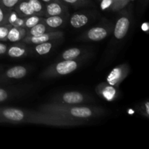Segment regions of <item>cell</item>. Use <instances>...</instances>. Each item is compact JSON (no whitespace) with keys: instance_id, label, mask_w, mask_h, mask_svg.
I'll list each match as a JSON object with an SVG mask.
<instances>
[{"instance_id":"cell-1","label":"cell","mask_w":149,"mask_h":149,"mask_svg":"<svg viewBox=\"0 0 149 149\" xmlns=\"http://www.w3.org/2000/svg\"><path fill=\"white\" fill-rule=\"evenodd\" d=\"M0 122L41 124L54 126H69L83 124V122L69 120L45 112L26 111L16 108H0Z\"/></svg>"},{"instance_id":"cell-2","label":"cell","mask_w":149,"mask_h":149,"mask_svg":"<svg viewBox=\"0 0 149 149\" xmlns=\"http://www.w3.org/2000/svg\"><path fill=\"white\" fill-rule=\"evenodd\" d=\"M39 111L57 115L69 120L83 122L81 120L102 115L103 111L98 108L87 106H77L76 105H67L62 103H49L40 106Z\"/></svg>"},{"instance_id":"cell-3","label":"cell","mask_w":149,"mask_h":149,"mask_svg":"<svg viewBox=\"0 0 149 149\" xmlns=\"http://www.w3.org/2000/svg\"><path fill=\"white\" fill-rule=\"evenodd\" d=\"M77 68L78 63L75 60L63 61L49 67L42 75L45 78L67 75L75 71Z\"/></svg>"},{"instance_id":"cell-4","label":"cell","mask_w":149,"mask_h":149,"mask_svg":"<svg viewBox=\"0 0 149 149\" xmlns=\"http://www.w3.org/2000/svg\"><path fill=\"white\" fill-rule=\"evenodd\" d=\"M63 35L61 31H52L49 33H45L39 36H26L22 41L23 42L29 45H38L44 42H50L54 39L61 38Z\"/></svg>"},{"instance_id":"cell-5","label":"cell","mask_w":149,"mask_h":149,"mask_svg":"<svg viewBox=\"0 0 149 149\" xmlns=\"http://www.w3.org/2000/svg\"><path fill=\"white\" fill-rule=\"evenodd\" d=\"M86 97L82 93L77 91L67 92L57 98L56 103L67 105H78L84 103Z\"/></svg>"},{"instance_id":"cell-6","label":"cell","mask_w":149,"mask_h":149,"mask_svg":"<svg viewBox=\"0 0 149 149\" xmlns=\"http://www.w3.org/2000/svg\"><path fill=\"white\" fill-rule=\"evenodd\" d=\"M129 71L127 65H122L113 68L107 77V82L111 86H118L127 77Z\"/></svg>"},{"instance_id":"cell-7","label":"cell","mask_w":149,"mask_h":149,"mask_svg":"<svg viewBox=\"0 0 149 149\" xmlns=\"http://www.w3.org/2000/svg\"><path fill=\"white\" fill-rule=\"evenodd\" d=\"M130 26V19L126 16H122L119 17L116 21L113 31V35L116 39H122L127 33Z\"/></svg>"},{"instance_id":"cell-8","label":"cell","mask_w":149,"mask_h":149,"mask_svg":"<svg viewBox=\"0 0 149 149\" xmlns=\"http://www.w3.org/2000/svg\"><path fill=\"white\" fill-rule=\"evenodd\" d=\"M107 29L103 27H94L87 31L83 35L84 39L93 42H98L104 39L108 36Z\"/></svg>"},{"instance_id":"cell-9","label":"cell","mask_w":149,"mask_h":149,"mask_svg":"<svg viewBox=\"0 0 149 149\" xmlns=\"http://www.w3.org/2000/svg\"><path fill=\"white\" fill-rule=\"evenodd\" d=\"M65 11V8L60 0H52L45 5V16L61 15Z\"/></svg>"},{"instance_id":"cell-10","label":"cell","mask_w":149,"mask_h":149,"mask_svg":"<svg viewBox=\"0 0 149 149\" xmlns=\"http://www.w3.org/2000/svg\"><path fill=\"white\" fill-rule=\"evenodd\" d=\"M13 10L20 17L23 18L35 15L33 8L27 0H21Z\"/></svg>"},{"instance_id":"cell-11","label":"cell","mask_w":149,"mask_h":149,"mask_svg":"<svg viewBox=\"0 0 149 149\" xmlns=\"http://www.w3.org/2000/svg\"><path fill=\"white\" fill-rule=\"evenodd\" d=\"M27 74V69L23 65H16L9 68L5 73L4 77L8 79H22Z\"/></svg>"},{"instance_id":"cell-12","label":"cell","mask_w":149,"mask_h":149,"mask_svg":"<svg viewBox=\"0 0 149 149\" xmlns=\"http://www.w3.org/2000/svg\"><path fill=\"white\" fill-rule=\"evenodd\" d=\"M26 31L24 28L12 27L7 34V40L10 42H17L21 41L26 36Z\"/></svg>"},{"instance_id":"cell-13","label":"cell","mask_w":149,"mask_h":149,"mask_svg":"<svg viewBox=\"0 0 149 149\" xmlns=\"http://www.w3.org/2000/svg\"><path fill=\"white\" fill-rule=\"evenodd\" d=\"M89 22V17L82 13H75L70 19V24L74 29H79Z\"/></svg>"},{"instance_id":"cell-14","label":"cell","mask_w":149,"mask_h":149,"mask_svg":"<svg viewBox=\"0 0 149 149\" xmlns=\"http://www.w3.org/2000/svg\"><path fill=\"white\" fill-rule=\"evenodd\" d=\"M23 22H24V18L20 17L14 10H9L7 23L10 24L13 27L23 28Z\"/></svg>"},{"instance_id":"cell-15","label":"cell","mask_w":149,"mask_h":149,"mask_svg":"<svg viewBox=\"0 0 149 149\" xmlns=\"http://www.w3.org/2000/svg\"><path fill=\"white\" fill-rule=\"evenodd\" d=\"M27 49L23 45H13L7 49V52L8 56L11 58H20L26 55Z\"/></svg>"},{"instance_id":"cell-16","label":"cell","mask_w":149,"mask_h":149,"mask_svg":"<svg viewBox=\"0 0 149 149\" xmlns=\"http://www.w3.org/2000/svg\"><path fill=\"white\" fill-rule=\"evenodd\" d=\"M44 23L49 28H58L61 26H62L63 23H64L63 17L60 15H54V16H49L44 19Z\"/></svg>"},{"instance_id":"cell-17","label":"cell","mask_w":149,"mask_h":149,"mask_svg":"<svg viewBox=\"0 0 149 149\" xmlns=\"http://www.w3.org/2000/svg\"><path fill=\"white\" fill-rule=\"evenodd\" d=\"M29 30V32H26V36H39L46 33L47 25L44 22H40Z\"/></svg>"},{"instance_id":"cell-18","label":"cell","mask_w":149,"mask_h":149,"mask_svg":"<svg viewBox=\"0 0 149 149\" xmlns=\"http://www.w3.org/2000/svg\"><path fill=\"white\" fill-rule=\"evenodd\" d=\"M81 49L79 48H70L63 52L61 58L63 61H72L78 58L81 55Z\"/></svg>"},{"instance_id":"cell-19","label":"cell","mask_w":149,"mask_h":149,"mask_svg":"<svg viewBox=\"0 0 149 149\" xmlns=\"http://www.w3.org/2000/svg\"><path fill=\"white\" fill-rule=\"evenodd\" d=\"M40 22H44V18H42L40 16L36 15L29 16V17H26L24 18L23 28L27 30V29H29L34 26L37 23H40Z\"/></svg>"},{"instance_id":"cell-20","label":"cell","mask_w":149,"mask_h":149,"mask_svg":"<svg viewBox=\"0 0 149 149\" xmlns=\"http://www.w3.org/2000/svg\"><path fill=\"white\" fill-rule=\"evenodd\" d=\"M33 8L34 14L39 16L45 15V6L41 0H27Z\"/></svg>"},{"instance_id":"cell-21","label":"cell","mask_w":149,"mask_h":149,"mask_svg":"<svg viewBox=\"0 0 149 149\" xmlns=\"http://www.w3.org/2000/svg\"><path fill=\"white\" fill-rule=\"evenodd\" d=\"M52 47V43L49 42L38 44L34 48V51L36 54L39 55H44L50 52Z\"/></svg>"},{"instance_id":"cell-22","label":"cell","mask_w":149,"mask_h":149,"mask_svg":"<svg viewBox=\"0 0 149 149\" xmlns=\"http://www.w3.org/2000/svg\"><path fill=\"white\" fill-rule=\"evenodd\" d=\"M21 0H0V5L6 10H11L15 7Z\"/></svg>"},{"instance_id":"cell-23","label":"cell","mask_w":149,"mask_h":149,"mask_svg":"<svg viewBox=\"0 0 149 149\" xmlns=\"http://www.w3.org/2000/svg\"><path fill=\"white\" fill-rule=\"evenodd\" d=\"M130 0H112L110 9L113 11H116L125 7Z\"/></svg>"},{"instance_id":"cell-24","label":"cell","mask_w":149,"mask_h":149,"mask_svg":"<svg viewBox=\"0 0 149 149\" xmlns=\"http://www.w3.org/2000/svg\"><path fill=\"white\" fill-rule=\"evenodd\" d=\"M12 27L13 26L9 23L0 26V41H7V34Z\"/></svg>"},{"instance_id":"cell-25","label":"cell","mask_w":149,"mask_h":149,"mask_svg":"<svg viewBox=\"0 0 149 149\" xmlns=\"http://www.w3.org/2000/svg\"><path fill=\"white\" fill-rule=\"evenodd\" d=\"M7 17H8V10H6L0 5V26L7 24Z\"/></svg>"},{"instance_id":"cell-26","label":"cell","mask_w":149,"mask_h":149,"mask_svg":"<svg viewBox=\"0 0 149 149\" xmlns=\"http://www.w3.org/2000/svg\"><path fill=\"white\" fill-rule=\"evenodd\" d=\"M64 2L68 3L71 5L75 6H83L87 4L89 2V0H63Z\"/></svg>"},{"instance_id":"cell-27","label":"cell","mask_w":149,"mask_h":149,"mask_svg":"<svg viewBox=\"0 0 149 149\" xmlns=\"http://www.w3.org/2000/svg\"><path fill=\"white\" fill-rule=\"evenodd\" d=\"M9 98V93L4 89L0 88V103L5 101Z\"/></svg>"},{"instance_id":"cell-28","label":"cell","mask_w":149,"mask_h":149,"mask_svg":"<svg viewBox=\"0 0 149 149\" xmlns=\"http://www.w3.org/2000/svg\"><path fill=\"white\" fill-rule=\"evenodd\" d=\"M7 47L6 45L3 43H0V55H3L5 52H7Z\"/></svg>"},{"instance_id":"cell-29","label":"cell","mask_w":149,"mask_h":149,"mask_svg":"<svg viewBox=\"0 0 149 149\" xmlns=\"http://www.w3.org/2000/svg\"><path fill=\"white\" fill-rule=\"evenodd\" d=\"M144 107H145V110H146V116H148L149 115V103L148 101L146 102L145 104H144Z\"/></svg>"},{"instance_id":"cell-30","label":"cell","mask_w":149,"mask_h":149,"mask_svg":"<svg viewBox=\"0 0 149 149\" xmlns=\"http://www.w3.org/2000/svg\"><path fill=\"white\" fill-rule=\"evenodd\" d=\"M41 1H42V2H44V3H48V2H49V1H52V0H41Z\"/></svg>"}]
</instances>
